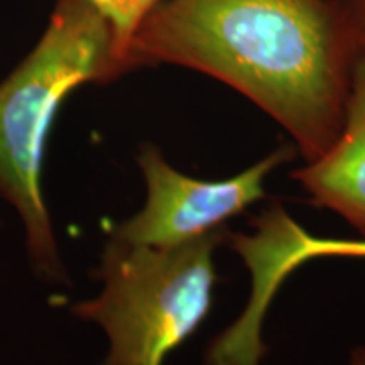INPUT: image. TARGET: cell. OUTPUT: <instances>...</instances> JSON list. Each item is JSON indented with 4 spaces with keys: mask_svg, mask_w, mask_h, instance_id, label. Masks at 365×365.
<instances>
[{
    "mask_svg": "<svg viewBox=\"0 0 365 365\" xmlns=\"http://www.w3.org/2000/svg\"><path fill=\"white\" fill-rule=\"evenodd\" d=\"M293 158L294 149L284 145L237 176L208 181L182 175L156 145L145 144L137 156L148 188L145 203L137 215L120 223L112 237L161 249L200 239L262 200L267 175Z\"/></svg>",
    "mask_w": 365,
    "mask_h": 365,
    "instance_id": "obj_4",
    "label": "cell"
},
{
    "mask_svg": "<svg viewBox=\"0 0 365 365\" xmlns=\"http://www.w3.org/2000/svg\"><path fill=\"white\" fill-rule=\"evenodd\" d=\"M120 75L102 14L90 0H56L43 36L0 81V198L19 213L31 266L49 282L66 281L43 195L49 132L71 91Z\"/></svg>",
    "mask_w": 365,
    "mask_h": 365,
    "instance_id": "obj_2",
    "label": "cell"
},
{
    "mask_svg": "<svg viewBox=\"0 0 365 365\" xmlns=\"http://www.w3.org/2000/svg\"><path fill=\"white\" fill-rule=\"evenodd\" d=\"M312 202L365 234V54L352 71L344 124L325 154L293 173Z\"/></svg>",
    "mask_w": 365,
    "mask_h": 365,
    "instance_id": "obj_6",
    "label": "cell"
},
{
    "mask_svg": "<svg viewBox=\"0 0 365 365\" xmlns=\"http://www.w3.org/2000/svg\"><path fill=\"white\" fill-rule=\"evenodd\" d=\"M93 7L102 14V17L110 26L113 36V49L120 66L122 75L125 70V58L129 51L132 39L148 19L150 12L156 9L163 0H90Z\"/></svg>",
    "mask_w": 365,
    "mask_h": 365,
    "instance_id": "obj_7",
    "label": "cell"
},
{
    "mask_svg": "<svg viewBox=\"0 0 365 365\" xmlns=\"http://www.w3.org/2000/svg\"><path fill=\"white\" fill-rule=\"evenodd\" d=\"M227 228L176 247L127 244L110 235L95 277L97 298L73 307L100 325L110 349L103 365H163L207 319L217 284L213 254Z\"/></svg>",
    "mask_w": 365,
    "mask_h": 365,
    "instance_id": "obj_3",
    "label": "cell"
},
{
    "mask_svg": "<svg viewBox=\"0 0 365 365\" xmlns=\"http://www.w3.org/2000/svg\"><path fill=\"white\" fill-rule=\"evenodd\" d=\"M360 56L341 0H163L132 39L125 70L175 65L239 91L325 154L344 124Z\"/></svg>",
    "mask_w": 365,
    "mask_h": 365,
    "instance_id": "obj_1",
    "label": "cell"
},
{
    "mask_svg": "<svg viewBox=\"0 0 365 365\" xmlns=\"http://www.w3.org/2000/svg\"><path fill=\"white\" fill-rule=\"evenodd\" d=\"M360 54H365V0H341Z\"/></svg>",
    "mask_w": 365,
    "mask_h": 365,
    "instance_id": "obj_8",
    "label": "cell"
},
{
    "mask_svg": "<svg viewBox=\"0 0 365 365\" xmlns=\"http://www.w3.org/2000/svg\"><path fill=\"white\" fill-rule=\"evenodd\" d=\"M250 234H228L230 249L244 259L252 279L249 303L218 335L207 365H261L266 354L262 323L282 282L304 262L319 257H365V239H330L304 230L281 205L254 218Z\"/></svg>",
    "mask_w": 365,
    "mask_h": 365,
    "instance_id": "obj_5",
    "label": "cell"
},
{
    "mask_svg": "<svg viewBox=\"0 0 365 365\" xmlns=\"http://www.w3.org/2000/svg\"><path fill=\"white\" fill-rule=\"evenodd\" d=\"M350 365H365V349H357L350 359Z\"/></svg>",
    "mask_w": 365,
    "mask_h": 365,
    "instance_id": "obj_9",
    "label": "cell"
}]
</instances>
